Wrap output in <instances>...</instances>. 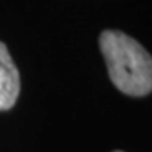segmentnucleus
Returning a JSON list of instances; mask_svg holds the SVG:
<instances>
[{
    "label": "nucleus",
    "instance_id": "1",
    "mask_svg": "<svg viewBox=\"0 0 152 152\" xmlns=\"http://www.w3.org/2000/svg\"><path fill=\"white\" fill-rule=\"evenodd\" d=\"M100 49L110 80L122 93L145 96L152 91V56L140 42L120 31H105Z\"/></svg>",
    "mask_w": 152,
    "mask_h": 152
},
{
    "label": "nucleus",
    "instance_id": "3",
    "mask_svg": "<svg viewBox=\"0 0 152 152\" xmlns=\"http://www.w3.org/2000/svg\"><path fill=\"white\" fill-rule=\"evenodd\" d=\"M117 152H120V151H117Z\"/></svg>",
    "mask_w": 152,
    "mask_h": 152
},
{
    "label": "nucleus",
    "instance_id": "2",
    "mask_svg": "<svg viewBox=\"0 0 152 152\" xmlns=\"http://www.w3.org/2000/svg\"><path fill=\"white\" fill-rule=\"evenodd\" d=\"M20 91V76L7 46L0 41V110L15 105Z\"/></svg>",
    "mask_w": 152,
    "mask_h": 152
}]
</instances>
